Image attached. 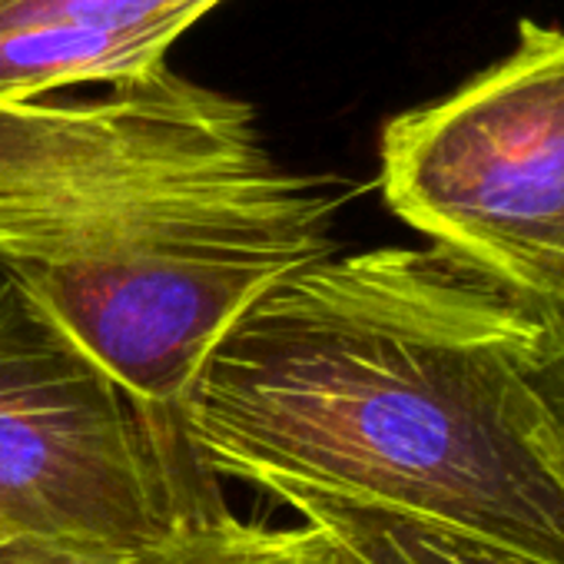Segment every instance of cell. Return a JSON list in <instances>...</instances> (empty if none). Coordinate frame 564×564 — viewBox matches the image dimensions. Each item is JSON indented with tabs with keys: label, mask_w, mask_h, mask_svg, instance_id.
Listing matches in <instances>:
<instances>
[{
	"label": "cell",
	"mask_w": 564,
	"mask_h": 564,
	"mask_svg": "<svg viewBox=\"0 0 564 564\" xmlns=\"http://www.w3.org/2000/svg\"><path fill=\"white\" fill-rule=\"evenodd\" d=\"M551 323L442 246L326 252L216 339L183 425L216 478L293 481L564 564Z\"/></svg>",
	"instance_id": "6da1fadb"
},
{
	"label": "cell",
	"mask_w": 564,
	"mask_h": 564,
	"mask_svg": "<svg viewBox=\"0 0 564 564\" xmlns=\"http://www.w3.org/2000/svg\"><path fill=\"white\" fill-rule=\"evenodd\" d=\"M339 206L249 104L170 64L94 97L0 100V275L160 409H183L265 286L336 249Z\"/></svg>",
	"instance_id": "7a4b0ae2"
},
{
	"label": "cell",
	"mask_w": 564,
	"mask_h": 564,
	"mask_svg": "<svg viewBox=\"0 0 564 564\" xmlns=\"http://www.w3.org/2000/svg\"><path fill=\"white\" fill-rule=\"evenodd\" d=\"M183 409L120 386L0 275V528L137 554L226 511Z\"/></svg>",
	"instance_id": "3957f363"
},
{
	"label": "cell",
	"mask_w": 564,
	"mask_h": 564,
	"mask_svg": "<svg viewBox=\"0 0 564 564\" xmlns=\"http://www.w3.org/2000/svg\"><path fill=\"white\" fill-rule=\"evenodd\" d=\"M382 196L564 329V31L518 24L505 61L382 130Z\"/></svg>",
	"instance_id": "277c9868"
},
{
	"label": "cell",
	"mask_w": 564,
	"mask_h": 564,
	"mask_svg": "<svg viewBox=\"0 0 564 564\" xmlns=\"http://www.w3.org/2000/svg\"><path fill=\"white\" fill-rule=\"evenodd\" d=\"M219 4L226 0H0V100L143 80Z\"/></svg>",
	"instance_id": "5b68a950"
},
{
	"label": "cell",
	"mask_w": 564,
	"mask_h": 564,
	"mask_svg": "<svg viewBox=\"0 0 564 564\" xmlns=\"http://www.w3.org/2000/svg\"><path fill=\"white\" fill-rule=\"evenodd\" d=\"M262 491L290 505L303 514L306 524L323 531L343 564H541L382 505L316 491L293 481H269Z\"/></svg>",
	"instance_id": "8992f818"
},
{
	"label": "cell",
	"mask_w": 564,
	"mask_h": 564,
	"mask_svg": "<svg viewBox=\"0 0 564 564\" xmlns=\"http://www.w3.org/2000/svg\"><path fill=\"white\" fill-rule=\"evenodd\" d=\"M127 564H343L313 524L259 528L219 511L193 521L166 541L127 554Z\"/></svg>",
	"instance_id": "52a82bcc"
},
{
	"label": "cell",
	"mask_w": 564,
	"mask_h": 564,
	"mask_svg": "<svg viewBox=\"0 0 564 564\" xmlns=\"http://www.w3.org/2000/svg\"><path fill=\"white\" fill-rule=\"evenodd\" d=\"M0 564H127V554L67 538L4 531L0 534Z\"/></svg>",
	"instance_id": "ba28073f"
},
{
	"label": "cell",
	"mask_w": 564,
	"mask_h": 564,
	"mask_svg": "<svg viewBox=\"0 0 564 564\" xmlns=\"http://www.w3.org/2000/svg\"><path fill=\"white\" fill-rule=\"evenodd\" d=\"M541 382L547 395L554 399L557 412L564 415V333H557L554 326L547 333V346L541 356Z\"/></svg>",
	"instance_id": "9c48e42d"
},
{
	"label": "cell",
	"mask_w": 564,
	"mask_h": 564,
	"mask_svg": "<svg viewBox=\"0 0 564 564\" xmlns=\"http://www.w3.org/2000/svg\"><path fill=\"white\" fill-rule=\"evenodd\" d=\"M0 534H4V528H0Z\"/></svg>",
	"instance_id": "30bf717a"
},
{
	"label": "cell",
	"mask_w": 564,
	"mask_h": 564,
	"mask_svg": "<svg viewBox=\"0 0 564 564\" xmlns=\"http://www.w3.org/2000/svg\"><path fill=\"white\" fill-rule=\"evenodd\" d=\"M557 333H564V329H557Z\"/></svg>",
	"instance_id": "8fae6325"
}]
</instances>
